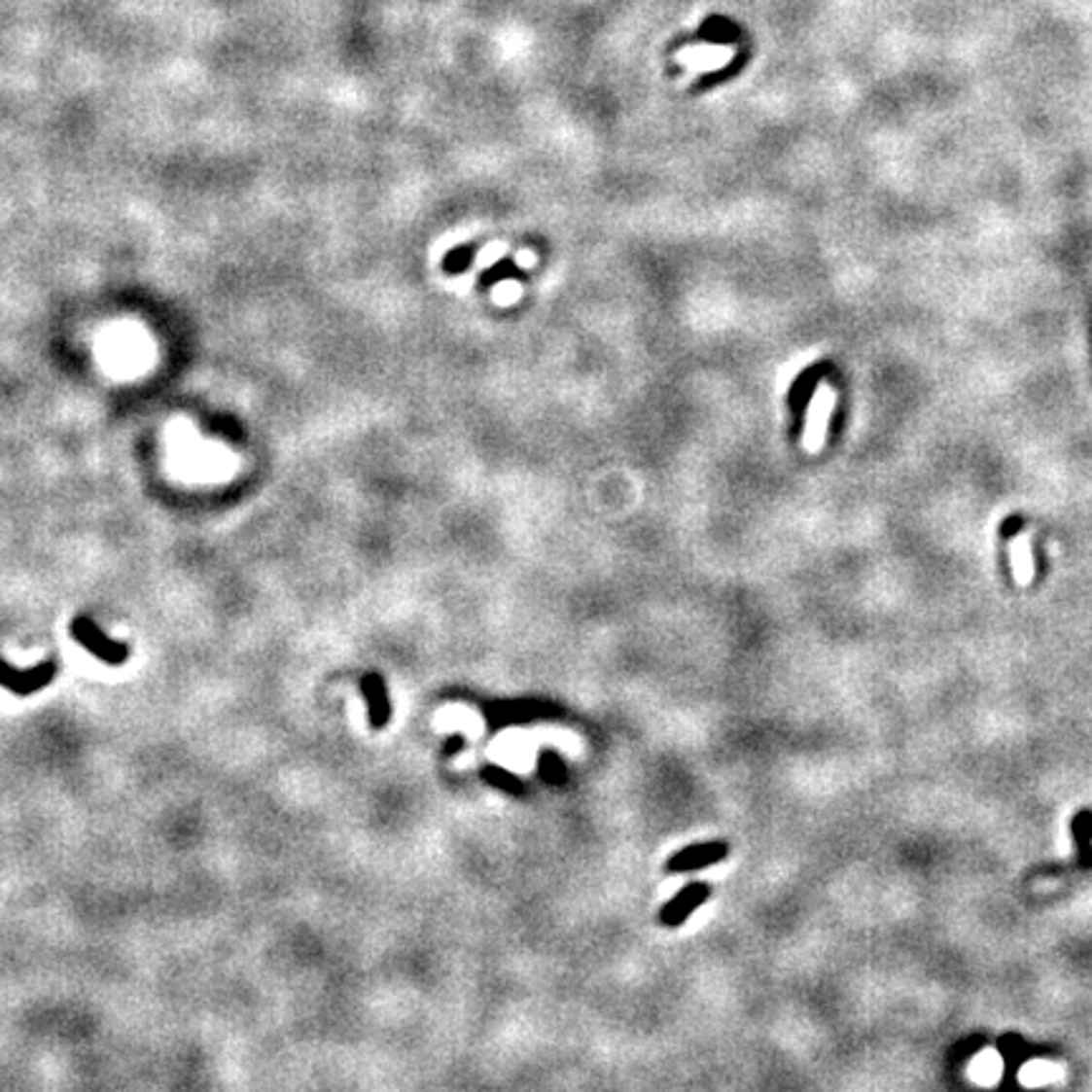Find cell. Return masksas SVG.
Here are the masks:
<instances>
[{"label": "cell", "mask_w": 1092, "mask_h": 1092, "mask_svg": "<svg viewBox=\"0 0 1092 1092\" xmlns=\"http://www.w3.org/2000/svg\"><path fill=\"white\" fill-rule=\"evenodd\" d=\"M483 779H486L488 784H493V787H499V790L509 792V794L524 796V784H521V779L513 777L511 771L501 769V766H486V769H483Z\"/></svg>", "instance_id": "cell-11"}, {"label": "cell", "mask_w": 1092, "mask_h": 1092, "mask_svg": "<svg viewBox=\"0 0 1092 1092\" xmlns=\"http://www.w3.org/2000/svg\"><path fill=\"white\" fill-rule=\"evenodd\" d=\"M360 688H362V695H365L367 706H370V726L385 728L387 723H390V716H392L385 678L377 676V673H370V676L362 678Z\"/></svg>", "instance_id": "cell-7"}, {"label": "cell", "mask_w": 1092, "mask_h": 1092, "mask_svg": "<svg viewBox=\"0 0 1092 1092\" xmlns=\"http://www.w3.org/2000/svg\"><path fill=\"white\" fill-rule=\"evenodd\" d=\"M531 261H534V256H531V253H518V264H521V265H531Z\"/></svg>", "instance_id": "cell-13"}, {"label": "cell", "mask_w": 1092, "mask_h": 1092, "mask_svg": "<svg viewBox=\"0 0 1092 1092\" xmlns=\"http://www.w3.org/2000/svg\"><path fill=\"white\" fill-rule=\"evenodd\" d=\"M71 638L82 645V648H87L91 655L104 660L107 665H122L126 657H129V645L107 638V635L96 627L94 619L87 617V615H82V617H76L74 622H71Z\"/></svg>", "instance_id": "cell-1"}, {"label": "cell", "mask_w": 1092, "mask_h": 1092, "mask_svg": "<svg viewBox=\"0 0 1092 1092\" xmlns=\"http://www.w3.org/2000/svg\"><path fill=\"white\" fill-rule=\"evenodd\" d=\"M518 297H521V286L516 281H506V284H499L493 289V299L499 303H513Z\"/></svg>", "instance_id": "cell-12"}, {"label": "cell", "mask_w": 1092, "mask_h": 1092, "mask_svg": "<svg viewBox=\"0 0 1092 1092\" xmlns=\"http://www.w3.org/2000/svg\"><path fill=\"white\" fill-rule=\"evenodd\" d=\"M832 407H834V392L829 390V387H820L815 400H812V405H809L807 433H804V448L812 450V453L820 450L822 440H825V425H828L829 415H832Z\"/></svg>", "instance_id": "cell-5"}, {"label": "cell", "mask_w": 1092, "mask_h": 1092, "mask_svg": "<svg viewBox=\"0 0 1092 1092\" xmlns=\"http://www.w3.org/2000/svg\"><path fill=\"white\" fill-rule=\"evenodd\" d=\"M56 673H58V665L53 663V660L38 663L28 670H18L0 657V688L11 690V693L16 695L38 693V690L46 688L49 683H53Z\"/></svg>", "instance_id": "cell-2"}, {"label": "cell", "mask_w": 1092, "mask_h": 1092, "mask_svg": "<svg viewBox=\"0 0 1092 1092\" xmlns=\"http://www.w3.org/2000/svg\"><path fill=\"white\" fill-rule=\"evenodd\" d=\"M969 1077H971L976 1085H984V1087L997 1085L999 1077H1002V1057H999L997 1052H992V1049L981 1052V1055L971 1062Z\"/></svg>", "instance_id": "cell-9"}, {"label": "cell", "mask_w": 1092, "mask_h": 1092, "mask_svg": "<svg viewBox=\"0 0 1092 1092\" xmlns=\"http://www.w3.org/2000/svg\"><path fill=\"white\" fill-rule=\"evenodd\" d=\"M731 58L733 49H728V46H688L678 53V63L688 66L690 76L723 69Z\"/></svg>", "instance_id": "cell-6"}, {"label": "cell", "mask_w": 1092, "mask_h": 1092, "mask_svg": "<svg viewBox=\"0 0 1092 1092\" xmlns=\"http://www.w3.org/2000/svg\"><path fill=\"white\" fill-rule=\"evenodd\" d=\"M1019 1082L1024 1087H1049L1062 1082V1068L1057 1062L1049 1060H1035L1027 1062L1019 1073Z\"/></svg>", "instance_id": "cell-8"}, {"label": "cell", "mask_w": 1092, "mask_h": 1092, "mask_svg": "<svg viewBox=\"0 0 1092 1092\" xmlns=\"http://www.w3.org/2000/svg\"><path fill=\"white\" fill-rule=\"evenodd\" d=\"M1011 567H1014V575H1017V580L1022 584H1027L1035 577V559H1032L1027 537H1019L1011 542Z\"/></svg>", "instance_id": "cell-10"}, {"label": "cell", "mask_w": 1092, "mask_h": 1092, "mask_svg": "<svg viewBox=\"0 0 1092 1092\" xmlns=\"http://www.w3.org/2000/svg\"><path fill=\"white\" fill-rule=\"evenodd\" d=\"M708 898H711V885L706 883L686 885L673 900H668V903L660 908V926H665V929H678L683 921H688L690 913H693L703 900H708Z\"/></svg>", "instance_id": "cell-4"}, {"label": "cell", "mask_w": 1092, "mask_h": 1092, "mask_svg": "<svg viewBox=\"0 0 1092 1092\" xmlns=\"http://www.w3.org/2000/svg\"><path fill=\"white\" fill-rule=\"evenodd\" d=\"M728 850H731V847H728L726 842H703V845H690L686 847V850H681V853L673 855V858L665 863V870L673 872V875L701 870V867L716 865V863H721V860H726Z\"/></svg>", "instance_id": "cell-3"}]
</instances>
